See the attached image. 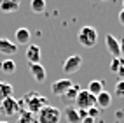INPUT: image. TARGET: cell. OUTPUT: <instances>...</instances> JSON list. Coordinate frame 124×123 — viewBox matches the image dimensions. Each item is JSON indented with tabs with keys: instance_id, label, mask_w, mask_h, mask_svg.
<instances>
[{
	"instance_id": "obj_14",
	"label": "cell",
	"mask_w": 124,
	"mask_h": 123,
	"mask_svg": "<svg viewBox=\"0 0 124 123\" xmlns=\"http://www.w3.org/2000/svg\"><path fill=\"white\" fill-rule=\"evenodd\" d=\"M16 51H18L16 42H12V40H9V39H0V53H4V55H14Z\"/></svg>"
},
{
	"instance_id": "obj_11",
	"label": "cell",
	"mask_w": 124,
	"mask_h": 123,
	"mask_svg": "<svg viewBox=\"0 0 124 123\" xmlns=\"http://www.w3.org/2000/svg\"><path fill=\"white\" fill-rule=\"evenodd\" d=\"M110 105H112V95L108 92L103 90L100 95H96V107L98 109H108Z\"/></svg>"
},
{
	"instance_id": "obj_9",
	"label": "cell",
	"mask_w": 124,
	"mask_h": 123,
	"mask_svg": "<svg viewBox=\"0 0 124 123\" xmlns=\"http://www.w3.org/2000/svg\"><path fill=\"white\" fill-rule=\"evenodd\" d=\"M24 56H26V60H28L30 63H40V58H42L40 46H37V44H28Z\"/></svg>"
},
{
	"instance_id": "obj_27",
	"label": "cell",
	"mask_w": 124,
	"mask_h": 123,
	"mask_svg": "<svg viewBox=\"0 0 124 123\" xmlns=\"http://www.w3.org/2000/svg\"><path fill=\"white\" fill-rule=\"evenodd\" d=\"M77 111H79V116H80V120L87 118V111H84V109H77Z\"/></svg>"
},
{
	"instance_id": "obj_21",
	"label": "cell",
	"mask_w": 124,
	"mask_h": 123,
	"mask_svg": "<svg viewBox=\"0 0 124 123\" xmlns=\"http://www.w3.org/2000/svg\"><path fill=\"white\" fill-rule=\"evenodd\" d=\"M30 7L35 14H40L46 11V0H30Z\"/></svg>"
},
{
	"instance_id": "obj_25",
	"label": "cell",
	"mask_w": 124,
	"mask_h": 123,
	"mask_svg": "<svg viewBox=\"0 0 124 123\" xmlns=\"http://www.w3.org/2000/svg\"><path fill=\"white\" fill-rule=\"evenodd\" d=\"M115 74L119 76V81H124V65H122V67H121L117 72H115Z\"/></svg>"
},
{
	"instance_id": "obj_22",
	"label": "cell",
	"mask_w": 124,
	"mask_h": 123,
	"mask_svg": "<svg viewBox=\"0 0 124 123\" xmlns=\"http://www.w3.org/2000/svg\"><path fill=\"white\" fill-rule=\"evenodd\" d=\"M124 65V60L122 58H112V63H110V70L112 72H117L121 67Z\"/></svg>"
},
{
	"instance_id": "obj_23",
	"label": "cell",
	"mask_w": 124,
	"mask_h": 123,
	"mask_svg": "<svg viewBox=\"0 0 124 123\" xmlns=\"http://www.w3.org/2000/svg\"><path fill=\"white\" fill-rule=\"evenodd\" d=\"M115 95L124 98V81H117L115 83Z\"/></svg>"
},
{
	"instance_id": "obj_30",
	"label": "cell",
	"mask_w": 124,
	"mask_h": 123,
	"mask_svg": "<svg viewBox=\"0 0 124 123\" xmlns=\"http://www.w3.org/2000/svg\"><path fill=\"white\" fill-rule=\"evenodd\" d=\"M122 11H124V0H122Z\"/></svg>"
},
{
	"instance_id": "obj_3",
	"label": "cell",
	"mask_w": 124,
	"mask_h": 123,
	"mask_svg": "<svg viewBox=\"0 0 124 123\" xmlns=\"http://www.w3.org/2000/svg\"><path fill=\"white\" fill-rule=\"evenodd\" d=\"M79 42L84 47H94L98 42V32L93 27H82L79 30Z\"/></svg>"
},
{
	"instance_id": "obj_28",
	"label": "cell",
	"mask_w": 124,
	"mask_h": 123,
	"mask_svg": "<svg viewBox=\"0 0 124 123\" xmlns=\"http://www.w3.org/2000/svg\"><path fill=\"white\" fill-rule=\"evenodd\" d=\"M119 23L124 25V11H122V9H121V12H119Z\"/></svg>"
},
{
	"instance_id": "obj_32",
	"label": "cell",
	"mask_w": 124,
	"mask_h": 123,
	"mask_svg": "<svg viewBox=\"0 0 124 123\" xmlns=\"http://www.w3.org/2000/svg\"><path fill=\"white\" fill-rule=\"evenodd\" d=\"M101 2H107V0H101Z\"/></svg>"
},
{
	"instance_id": "obj_1",
	"label": "cell",
	"mask_w": 124,
	"mask_h": 123,
	"mask_svg": "<svg viewBox=\"0 0 124 123\" xmlns=\"http://www.w3.org/2000/svg\"><path fill=\"white\" fill-rule=\"evenodd\" d=\"M21 100L24 102V107H26V111L31 113V114H37L42 107L49 105L47 98H46L44 95L37 93V92H30V93H26V95L21 98Z\"/></svg>"
},
{
	"instance_id": "obj_16",
	"label": "cell",
	"mask_w": 124,
	"mask_h": 123,
	"mask_svg": "<svg viewBox=\"0 0 124 123\" xmlns=\"http://www.w3.org/2000/svg\"><path fill=\"white\" fill-rule=\"evenodd\" d=\"M103 88H105V83L103 81H98V79H94V81H91V83L87 85V92L91 93V95H100L101 92H103Z\"/></svg>"
},
{
	"instance_id": "obj_26",
	"label": "cell",
	"mask_w": 124,
	"mask_h": 123,
	"mask_svg": "<svg viewBox=\"0 0 124 123\" xmlns=\"http://www.w3.org/2000/svg\"><path fill=\"white\" fill-rule=\"evenodd\" d=\"M119 46H121V58H124V37L119 40Z\"/></svg>"
},
{
	"instance_id": "obj_8",
	"label": "cell",
	"mask_w": 124,
	"mask_h": 123,
	"mask_svg": "<svg viewBox=\"0 0 124 123\" xmlns=\"http://www.w3.org/2000/svg\"><path fill=\"white\" fill-rule=\"evenodd\" d=\"M105 46H107V51H108L114 58H121V46H119V40L115 39L112 34H107V37H105Z\"/></svg>"
},
{
	"instance_id": "obj_4",
	"label": "cell",
	"mask_w": 124,
	"mask_h": 123,
	"mask_svg": "<svg viewBox=\"0 0 124 123\" xmlns=\"http://www.w3.org/2000/svg\"><path fill=\"white\" fill-rule=\"evenodd\" d=\"M75 104L79 105V109H91V107H96V97L94 95H91L87 90H80L77 98H75Z\"/></svg>"
},
{
	"instance_id": "obj_5",
	"label": "cell",
	"mask_w": 124,
	"mask_h": 123,
	"mask_svg": "<svg viewBox=\"0 0 124 123\" xmlns=\"http://www.w3.org/2000/svg\"><path fill=\"white\" fill-rule=\"evenodd\" d=\"M80 67H82V56L72 55V56H68V58L65 60V63H63V74H67V76L75 74Z\"/></svg>"
},
{
	"instance_id": "obj_20",
	"label": "cell",
	"mask_w": 124,
	"mask_h": 123,
	"mask_svg": "<svg viewBox=\"0 0 124 123\" xmlns=\"http://www.w3.org/2000/svg\"><path fill=\"white\" fill-rule=\"evenodd\" d=\"M79 92H80V86H79V85H73V86L68 90V92L63 95V98H65L67 102H75V98H77Z\"/></svg>"
},
{
	"instance_id": "obj_17",
	"label": "cell",
	"mask_w": 124,
	"mask_h": 123,
	"mask_svg": "<svg viewBox=\"0 0 124 123\" xmlns=\"http://www.w3.org/2000/svg\"><path fill=\"white\" fill-rule=\"evenodd\" d=\"M0 70L4 74H14L16 72V62L11 60V58H5L0 62Z\"/></svg>"
},
{
	"instance_id": "obj_29",
	"label": "cell",
	"mask_w": 124,
	"mask_h": 123,
	"mask_svg": "<svg viewBox=\"0 0 124 123\" xmlns=\"http://www.w3.org/2000/svg\"><path fill=\"white\" fill-rule=\"evenodd\" d=\"M80 123H94V120H93V118H89V116H87V118H84V120H82Z\"/></svg>"
},
{
	"instance_id": "obj_15",
	"label": "cell",
	"mask_w": 124,
	"mask_h": 123,
	"mask_svg": "<svg viewBox=\"0 0 124 123\" xmlns=\"http://www.w3.org/2000/svg\"><path fill=\"white\" fill-rule=\"evenodd\" d=\"M14 93V88L11 83H4V81H0V102H4L5 98L12 97Z\"/></svg>"
},
{
	"instance_id": "obj_24",
	"label": "cell",
	"mask_w": 124,
	"mask_h": 123,
	"mask_svg": "<svg viewBox=\"0 0 124 123\" xmlns=\"http://www.w3.org/2000/svg\"><path fill=\"white\" fill-rule=\"evenodd\" d=\"M87 116L89 118H98V116H100V109H98V107H91V109H87Z\"/></svg>"
},
{
	"instance_id": "obj_6",
	"label": "cell",
	"mask_w": 124,
	"mask_h": 123,
	"mask_svg": "<svg viewBox=\"0 0 124 123\" xmlns=\"http://www.w3.org/2000/svg\"><path fill=\"white\" fill-rule=\"evenodd\" d=\"M0 114H5V116H12L19 114V105H18V100L14 97H9L5 98L4 102H0Z\"/></svg>"
},
{
	"instance_id": "obj_10",
	"label": "cell",
	"mask_w": 124,
	"mask_h": 123,
	"mask_svg": "<svg viewBox=\"0 0 124 123\" xmlns=\"http://www.w3.org/2000/svg\"><path fill=\"white\" fill-rule=\"evenodd\" d=\"M30 74L33 76L37 83H44L46 81V69L42 67V63H30Z\"/></svg>"
},
{
	"instance_id": "obj_33",
	"label": "cell",
	"mask_w": 124,
	"mask_h": 123,
	"mask_svg": "<svg viewBox=\"0 0 124 123\" xmlns=\"http://www.w3.org/2000/svg\"><path fill=\"white\" fill-rule=\"evenodd\" d=\"M0 4H2V0H0Z\"/></svg>"
},
{
	"instance_id": "obj_31",
	"label": "cell",
	"mask_w": 124,
	"mask_h": 123,
	"mask_svg": "<svg viewBox=\"0 0 124 123\" xmlns=\"http://www.w3.org/2000/svg\"><path fill=\"white\" fill-rule=\"evenodd\" d=\"M0 123H7V121H0Z\"/></svg>"
},
{
	"instance_id": "obj_19",
	"label": "cell",
	"mask_w": 124,
	"mask_h": 123,
	"mask_svg": "<svg viewBox=\"0 0 124 123\" xmlns=\"http://www.w3.org/2000/svg\"><path fill=\"white\" fill-rule=\"evenodd\" d=\"M18 123H37V114L23 111V113L18 114Z\"/></svg>"
},
{
	"instance_id": "obj_18",
	"label": "cell",
	"mask_w": 124,
	"mask_h": 123,
	"mask_svg": "<svg viewBox=\"0 0 124 123\" xmlns=\"http://www.w3.org/2000/svg\"><path fill=\"white\" fill-rule=\"evenodd\" d=\"M65 118H67L68 123H80V116H79V111L75 107H67V111H65Z\"/></svg>"
},
{
	"instance_id": "obj_2",
	"label": "cell",
	"mask_w": 124,
	"mask_h": 123,
	"mask_svg": "<svg viewBox=\"0 0 124 123\" xmlns=\"http://www.w3.org/2000/svg\"><path fill=\"white\" fill-rule=\"evenodd\" d=\"M61 111L54 105H46L37 113V123H60Z\"/></svg>"
},
{
	"instance_id": "obj_7",
	"label": "cell",
	"mask_w": 124,
	"mask_h": 123,
	"mask_svg": "<svg viewBox=\"0 0 124 123\" xmlns=\"http://www.w3.org/2000/svg\"><path fill=\"white\" fill-rule=\"evenodd\" d=\"M72 86H73V83L70 79H67V77H65V79H58V81H54V83L51 85V92H53V95L63 97Z\"/></svg>"
},
{
	"instance_id": "obj_13",
	"label": "cell",
	"mask_w": 124,
	"mask_h": 123,
	"mask_svg": "<svg viewBox=\"0 0 124 123\" xmlns=\"http://www.w3.org/2000/svg\"><path fill=\"white\" fill-rule=\"evenodd\" d=\"M30 37H31V32L28 28H18L16 30V46L18 44L26 46L30 42Z\"/></svg>"
},
{
	"instance_id": "obj_12",
	"label": "cell",
	"mask_w": 124,
	"mask_h": 123,
	"mask_svg": "<svg viewBox=\"0 0 124 123\" xmlns=\"http://www.w3.org/2000/svg\"><path fill=\"white\" fill-rule=\"evenodd\" d=\"M21 5V0H2V4H0V11L9 14V12H16L19 9Z\"/></svg>"
}]
</instances>
